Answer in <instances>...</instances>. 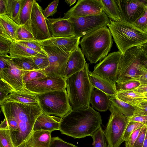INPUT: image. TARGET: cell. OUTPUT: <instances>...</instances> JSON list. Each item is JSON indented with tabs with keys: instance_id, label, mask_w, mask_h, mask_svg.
Masks as SVG:
<instances>
[{
	"instance_id": "6da1fadb",
	"label": "cell",
	"mask_w": 147,
	"mask_h": 147,
	"mask_svg": "<svg viewBox=\"0 0 147 147\" xmlns=\"http://www.w3.org/2000/svg\"><path fill=\"white\" fill-rule=\"evenodd\" d=\"M4 116L0 129L8 127L15 147H24L33 132L35 122L42 113L39 105L32 106L5 100L0 102Z\"/></svg>"
},
{
	"instance_id": "7a4b0ae2",
	"label": "cell",
	"mask_w": 147,
	"mask_h": 147,
	"mask_svg": "<svg viewBox=\"0 0 147 147\" xmlns=\"http://www.w3.org/2000/svg\"><path fill=\"white\" fill-rule=\"evenodd\" d=\"M59 130L74 139L91 136L100 127V113L90 106L87 109L72 111L61 118Z\"/></svg>"
},
{
	"instance_id": "3957f363",
	"label": "cell",
	"mask_w": 147,
	"mask_h": 147,
	"mask_svg": "<svg viewBox=\"0 0 147 147\" xmlns=\"http://www.w3.org/2000/svg\"><path fill=\"white\" fill-rule=\"evenodd\" d=\"M89 64L84 68L65 79L67 92L72 110L85 109L90 106L92 89L89 78Z\"/></svg>"
},
{
	"instance_id": "277c9868",
	"label": "cell",
	"mask_w": 147,
	"mask_h": 147,
	"mask_svg": "<svg viewBox=\"0 0 147 147\" xmlns=\"http://www.w3.org/2000/svg\"><path fill=\"white\" fill-rule=\"evenodd\" d=\"M112 37L109 28L105 26L82 37V51L90 63H96L107 55L113 44Z\"/></svg>"
},
{
	"instance_id": "5b68a950",
	"label": "cell",
	"mask_w": 147,
	"mask_h": 147,
	"mask_svg": "<svg viewBox=\"0 0 147 147\" xmlns=\"http://www.w3.org/2000/svg\"><path fill=\"white\" fill-rule=\"evenodd\" d=\"M110 20L107 26L118 51L122 55L131 48L147 42V32L124 21Z\"/></svg>"
},
{
	"instance_id": "8992f818",
	"label": "cell",
	"mask_w": 147,
	"mask_h": 147,
	"mask_svg": "<svg viewBox=\"0 0 147 147\" xmlns=\"http://www.w3.org/2000/svg\"><path fill=\"white\" fill-rule=\"evenodd\" d=\"M147 62V56L142 45L127 50L120 56L116 76V84L129 81H138L140 69Z\"/></svg>"
},
{
	"instance_id": "52a82bcc",
	"label": "cell",
	"mask_w": 147,
	"mask_h": 147,
	"mask_svg": "<svg viewBox=\"0 0 147 147\" xmlns=\"http://www.w3.org/2000/svg\"><path fill=\"white\" fill-rule=\"evenodd\" d=\"M66 89L36 94L42 113L61 118L72 111Z\"/></svg>"
},
{
	"instance_id": "ba28073f",
	"label": "cell",
	"mask_w": 147,
	"mask_h": 147,
	"mask_svg": "<svg viewBox=\"0 0 147 147\" xmlns=\"http://www.w3.org/2000/svg\"><path fill=\"white\" fill-rule=\"evenodd\" d=\"M109 109L111 114L104 134L109 147H120L124 142L123 137L128 118L111 104Z\"/></svg>"
},
{
	"instance_id": "9c48e42d",
	"label": "cell",
	"mask_w": 147,
	"mask_h": 147,
	"mask_svg": "<svg viewBox=\"0 0 147 147\" xmlns=\"http://www.w3.org/2000/svg\"><path fill=\"white\" fill-rule=\"evenodd\" d=\"M68 19L72 24L75 36L80 37L98 29L107 27L110 22L107 15L103 11L99 15L70 17Z\"/></svg>"
},
{
	"instance_id": "30bf717a",
	"label": "cell",
	"mask_w": 147,
	"mask_h": 147,
	"mask_svg": "<svg viewBox=\"0 0 147 147\" xmlns=\"http://www.w3.org/2000/svg\"><path fill=\"white\" fill-rule=\"evenodd\" d=\"M42 47L48 57L49 65L45 70H41L47 76L63 78L71 53L55 47Z\"/></svg>"
},
{
	"instance_id": "8fae6325",
	"label": "cell",
	"mask_w": 147,
	"mask_h": 147,
	"mask_svg": "<svg viewBox=\"0 0 147 147\" xmlns=\"http://www.w3.org/2000/svg\"><path fill=\"white\" fill-rule=\"evenodd\" d=\"M23 26L32 33L35 40L42 41L51 37L42 8L35 0L30 18Z\"/></svg>"
},
{
	"instance_id": "7c38bea8",
	"label": "cell",
	"mask_w": 147,
	"mask_h": 147,
	"mask_svg": "<svg viewBox=\"0 0 147 147\" xmlns=\"http://www.w3.org/2000/svg\"><path fill=\"white\" fill-rule=\"evenodd\" d=\"M121 54L119 51L109 53L96 65L92 72L116 86V76Z\"/></svg>"
},
{
	"instance_id": "4fadbf2b",
	"label": "cell",
	"mask_w": 147,
	"mask_h": 147,
	"mask_svg": "<svg viewBox=\"0 0 147 147\" xmlns=\"http://www.w3.org/2000/svg\"><path fill=\"white\" fill-rule=\"evenodd\" d=\"M26 90L35 94H39L66 88L65 79L60 77H50L31 81L24 84Z\"/></svg>"
},
{
	"instance_id": "5bb4252c",
	"label": "cell",
	"mask_w": 147,
	"mask_h": 147,
	"mask_svg": "<svg viewBox=\"0 0 147 147\" xmlns=\"http://www.w3.org/2000/svg\"><path fill=\"white\" fill-rule=\"evenodd\" d=\"M7 64L8 67L0 72V79L9 85L15 91H27L25 88L23 78L25 74L29 71L18 68L11 57L7 60Z\"/></svg>"
},
{
	"instance_id": "9a60e30c",
	"label": "cell",
	"mask_w": 147,
	"mask_h": 147,
	"mask_svg": "<svg viewBox=\"0 0 147 147\" xmlns=\"http://www.w3.org/2000/svg\"><path fill=\"white\" fill-rule=\"evenodd\" d=\"M103 12L100 0H78L76 5L64 14V18L97 15Z\"/></svg>"
},
{
	"instance_id": "2e32d148",
	"label": "cell",
	"mask_w": 147,
	"mask_h": 147,
	"mask_svg": "<svg viewBox=\"0 0 147 147\" xmlns=\"http://www.w3.org/2000/svg\"><path fill=\"white\" fill-rule=\"evenodd\" d=\"M46 19L51 37L75 36L72 24L69 19L63 17Z\"/></svg>"
},
{
	"instance_id": "e0dca14e",
	"label": "cell",
	"mask_w": 147,
	"mask_h": 147,
	"mask_svg": "<svg viewBox=\"0 0 147 147\" xmlns=\"http://www.w3.org/2000/svg\"><path fill=\"white\" fill-rule=\"evenodd\" d=\"M80 37H51L42 41H37L42 46L55 47L64 51L71 53L78 47Z\"/></svg>"
},
{
	"instance_id": "ac0fdd59",
	"label": "cell",
	"mask_w": 147,
	"mask_h": 147,
	"mask_svg": "<svg viewBox=\"0 0 147 147\" xmlns=\"http://www.w3.org/2000/svg\"><path fill=\"white\" fill-rule=\"evenodd\" d=\"M120 3L124 21L131 24L142 14L146 6L140 0H120Z\"/></svg>"
},
{
	"instance_id": "d6986e66",
	"label": "cell",
	"mask_w": 147,
	"mask_h": 147,
	"mask_svg": "<svg viewBox=\"0 0 147 147\" xmlns=\"http://www.w3.org/2000/svg\"><path fill=\"white\" fill-rule=\"evenodd\" d=\"M86 63L81 49L79 47L70 53L63 78L65 79L73 74L81 71L84 68Z\"/></svg>"
},
{
	"instance_id": "ffe728a7",
	"label": "cell",
	"mask_w": 147,
	"mask_h": 147,
	"mask_svg": "<svg viewBox=\"0 0 147 147\" xmlns=\"http://www.w3.org/2000/svg\"><path fill=\"white\" fill-rule=\"evenodd\" d=\"M20 25L5 14H0V36L12 42L17 40Z\"/></svg>"
},
{
	"instance_id": "44dd1931",
	"label": "cell",
	"mask_w": 147,
	"mask_h": 147,
	"mask_svg": "<svg viewBox=\"0 0 147 147\" xmlns=\"http://www.w3.org/2000/svg\"><path fill=\"white\" fill-rule=\"evenodd\" d=\"M61 119V118L51 116L42 112L35 122L33 132L39 130H44L51 132L55 130H59Z\"/></svg>"
},
{
	"instance_id": "7402d4cb",
	"label": "cell",
	"mask_w": 147,
	"mask_h": 147,
	"mask_svg": "<svg viewBox=\"0 0 147 147\" xmlns=\"http://www.w3.org/2000/svg\"><path fill=\"white\" fill-rule=\"evenodd\" d=\"M102 11L113 21H124L120 0H100Z\"/></svg>"
},
{
	"instance_id": "603a6c76",
	"label": "cell",
	"mask_w": 147,
	"mask_h": 147,
	"mask_svg": "<svg viewBox=\"0 0 147 147\" xmlns=\"http://www.w3.org/2000/svg\"><path fill=\"white\" fill-rule=\"evenodd\" d=\"M90 102L93 108L100 112L107 110L111 105L109 96L104 92L95 88L92 90Z\"/></svg>"
},
{
	"instance_id": "cb8c5ba5",
	"label": "cell",
	"mask_w": 147,
	"mask_h": 147,
	"mask_svg": "<svg viewBox=\"0 0 147 147\" xmlns=\"http://www.w3.org/2000/svg\"><path fill=\"white\" fill-rule=\"evenodd\" d=\"M89 78L92 86L104 92L110 97L116 96V86L107 80L89 71Z\"/></svg>"
},
{
	"instance_id": "d4e9b609",
	"label": "cell",
	"mask_w": 147,
	"mask_h": 147,
	"mask_svg": "<svg viewBox=\"0 0 147 147\" xmlns=\"http://www.w3.org/2000/svg\"><path fill=\"white\" fill-rule=\"evenodd\" d=\"M51 132L44 130L33 132L24 147H49Z\"/></svg>"
},
{
	"instance_id": "484cf974",
	"label": "cell",
	"mask_w": 147,
	"mask_h": 147,
	"mask_svg": "<svg viewBox=\"0 0 147 147\" xmlns=\"http://www.w3.org/2000/svg\"><path fill=\"white\" fill-rule=\"evenodd\" d=\"M4 100L32 106L39 105L38 100L36 94L28 91L26 92L14 91L9 94Z\"/></svg>"
},
{
	"instance_id": "4316f807",
	"label": "cell",
	"mask_w": 147,
	"mask_h": 147,
	"mask_svg": "<svg viewBox=\"0 0 147 147\" xmlns=\"http://www.w3.org/2000/svg\"><path fill=\"white\" fill-rule=\"evenodd\" d=\"M116 96L121 100L131 105H136L147 101V99L143 94L134 90L117 91Z\"/></svg>"
},
{
	"instance_id": "83f0119b",
	"label": "cell",
	"mask_w": 147,
	"mask_h": 147,
	"mask_svg": "<svg viewBox=\"0 0 147 147\" xmlns=\"http://www.w3.org/2000/svg\"><path fill=\"white\" fill-rule=\"evenodd\" d=\"M38 53L17 42H12L11 45L9 55L11 58L30 57Z\"/></svg>"
},
{
	"instance_id": "f1b7e54d",
	"label": "cell",
	"mask_w": 147,
	"mask_h": 147,
	"mask_svg": "<svg viewBox=\"0 0 147 147\" xmlns=\"http://www.w3.org/2000/svg\"><path fill=\"white\" fill-rule=\"evenodd\" d=\"M23 1L24 0H7L5 14L17 24Z\"/></svg>"
},
{
	"instance_id": "f546056e",
	"label": "cell",
	"mask_w": 147,
	"mask_h": 147,
	"mask_svg": "<svg viewBox=\"0 0 147 147\" xmlns=\"http://www.w3.org/2000/svg\"><path fill=\"white\" fill-rule=\"evenodd\" d=\"M111 103L118 111L127 117L132 116L134 114L135 109L134 106L128 104L118 98L116 96L110 97Z\"/></svg>"
},
{
	"instance_id": "4dcf8cb0",
	"label": "cell",
	"mask_w": 147,
	"mask_h": 147,
	"mask_svg": "<svg viewBox=\"0 0 147 147\" xmlns=\"http://www.w3.org/2000/svg\"><path fill=\"white\" fill-rule=\"evenodd\" d=\"M34 0H24L18 24L24 26L29 21L31 15Z\"/></svg>"
},
{
	"instance_id": "1f68e13d",
	"label": "cell",
	"mask_w": 147,
	"mask_h": 147,
	"mask_svg": "<svg viewBox=\"0 0 147 147\" xmlns=\"http://www.w3.org/2000/svg\"><path fill=\"white\" fill-rule=\"evenodd\" d=\"M15 65L19 69L26 71L40 70L36 65L31 57L12 58Z\"/></svg>"
},
{
	"instance_id": "d6a6232c",
	"label": "cell",
	"mask_w": 147,
	"mask_h": 147,
	"mask_svg": "<svg viewBox=\"0 0 147 147\" xmlns=\"http://www.w3.org/2000/svg\"><path fill=\"white\" fill-rule=\"evenodd\" d=\"M91 137L93 140V147H109L104 131L101 127Z\"/></svg>"
},
{
	"instance_id": "836d02e7",
	"label": "cell",
	"mask_w": 147,
	"mask_h": 147,
	"mask_svg": "<svg viewBox=\"0 0 147 147\" xmlns=\"http://www.w3.org/2000/svg\"><path fill=\"white\" fill-rule=\"evenodd\" d=\"M31 57L35 64L40 70H45L49 66L48 57L45 52L43 53H39Z\"/></svg>"
},
{
	"instance_id": "e575fe53",
	"label": "cell",
	"mask_w": 147,
	"mask_h": 147,
	"mask_svg": "<svg viewBox=\"0 0 147 147\" xmlns=\"http://www.w3.org/2000/svg\"><path fill=\"white\" fill-rule=\"evenodd\" d=\"M47 76L40 70L29 71L24 76V84L28 82L44 78Z\"/></svg>"
},
{
	"instance_id": "d590c367",
	"label": "cell",
	"mask_w": 147,
	"mask_h": 147,
	"mask_svg": "<svg viewBox=\"0 0 147 147\" xmlns=\"http://www.w3.org/2000/svg\"><path fill=\"white\" fill-rule=\"evenodd\" d=\"M142 31L147 32V7L145 6L142 14L132 24Z\"/></svg>"
},
{
	"instance_id": "8d00e7d4",
	"label": "cell",
	"mask_w": 147,
	"mask_h": 147,
	"mask_svg": "<svg viewBox=\"0 0 147 147\" xmlns=\"http://www.w3.org/2000/svg\"><path fill=\"white\" fill-rule=\"evenodd\" d=\"M0 146L15 147L12 141L8 128L0 129Z\"/></svg>"
},
{
	"instance_id": "74e56055",
	"label": "cell",
	"mask_w": 147,
	"mask_h": 147,
	"mask_svg": "<svg viewBox=\"0 0 147 147\" xmlns=\"http://www.w3.org/2000/svg\"><path fill=\"white\" fill-rule=\"evenodd\" d=\"M35 40L32 33L23 26H20L17 34V42Z\"/></svg>"
},
{
	"instance_id": "f35d334b",
	"label": "cell",
	"mask_w": 147,
	"mask_h": 147,
	"mask_svg": "<svg viewBox=\"0 0 147 147\" xmlns=\"http://www.w3.org/2000/svg\"><path fill=\"white\" fill-rule=\"evenodd\" d=\"M144 124L137 122L129 121L125 128L123 137V141H125L131 134L136 129L141 128L144 126Z\"/></svg>"
},
{
	"instance_id": "ab89813d",
	"label": "cell",
	"mask_w": 147,
	"mask_h": 147,
	"mask_svg": "<svg viewBox=\"0 0 147 147\" xmlns=\"http://www.w3.org/2000/svg\"><path fill=\"white\" fill-rule=\"evenodd\" d=\"M141 85L138 81H129L120 84H116L117 92L121 90H134Z\"/></svg>"
},
{
	"instance_id": "60d3db41",
	"label": "cell",
	"mask_w": 147,
	"mask_h": 147,
	"mask_svg": "<svg viewBox=\"0 0 147 147\" xmlns=\"http://www.w3.org/2000/svg\"><path fill=\"white\" fill-rule=\"evenodd\" d=\"M14 91L15 90L9 85L0 79V102Z\"/></svg>"
},
{
	"instance_id": "b9f144b4",
	"label": "cell",
	"mask_w": 147,
	"mask_h": 147,
	"mask_svg": "<svg viewBox=\"0 0 147 147\" xmlns=\"http://www.w3.org/2000/svg\"><path fill=\"white\" fill-rule=\"evenodd\" d=\"M27 47L38 53H44L42 46L37 41L33 40L17 42Z\"/></svg>"
},
{
	"instance_id": "7bdbcfd3",
	"label": "cell",
	"mask_w": 147,
	"mask_h": 147,
	"mask_svg": "<svg viewBox=\"0 0 147 147\" xmlns=\"http://www.w3.org/2000/svg\"><path fill=\"white\" fill-rule=\"evenodd\" d=\"M49 147H78L76 146L66 142L58 137H51Z\"/></svg>"
},
{
	"instance_id": "ee69618b",
	"label": "cell",
	"mask_w": 147,
	"mask_h": 147,
	"mask_svg": "<svg viewBox=\"0 0 147 147\" xmlns=\"http://www.w3.org/2000/svg\"><path fill=\"white\" fill-rule=\"evenodd\" d=\"M59 3L58 0H54L50 3L47 7L43 10V14L45 18L53 16L57 12Z\"/></svg>"
},
{
	"instance_id": "f6af8a7d",
	"label": "cell",
	"mask_w": 147,
	"mask_h": 147,
	"mask_svg": "<svg viewBox=\"0 0 147 147\" xmlns=\"http://www.w3.org/2000/svg\"><path fill=\"white\" fill-rule=\"evenodd\" d=\"M12 42L0 36V56L8 55Z\"/></svg>"
},
{
	"instance_id": "bcb514c9",
	"label": "cell",
	"mask_w": 147,
	"mask_h": 147,
	"mask_svg": "<svg viewBox=\"0 0 147 147\" xmlns=\"http://www.w3.org/2000/svg\"><path fill=\"white\" fill-rule=\"evenodd\" d=\"M132 105L135 109L133 116L147 115V101Z\"/></svg>"
},
{
	"instance_id": "7dc6e473",
	"label": "cell",
	"mask_w": 147,
	"mask_h": 147,
	"mask_svg": "<svg viewBox=\"0 0 147 147\" xmlns=\"http://www.w3.org/2000/svg\"><path fill=\"white\" fill-rule=\"evenodd\" d=\"M147 129L146 125H144L141 128L133 147H142L146 136Z\"/></svg>"
},
{
	"instance_id": "c3c4849f",
	"label": "cell",
	"mask_w": 147,
	"mask_h": 147,
	"mask_svg": "<svg viewBox=\"0 0 147 147\" xmlns=\"http://www.w3.org/2000/svg\"><path fill=\"white\" fill-rule=\"evenodd\" d=\"M141 128H139L136 130L131 134L127 140L125 141V147H133Z\"/></svg>"
},
{
	"instance_id": "681fc988",
	"label": "cell",
	"mask_w": 147,
	"mask_h": 147,
	"mask_svg": "<svg viewBox=\"0 0 147 147\" xmlns=\"http://www.w3.org/2000/svg\"><path fill=\"white\" fill-rule=\"evenodd\" d=\"M140 75L138 81L141 85H147V65H142L140 69Z\"/></svg>"
},
{
	"instance_id": "f907efd6",
	"label": "cell",
	"mask_w": 147,
	"mask_h": 147,
	"mask_svg": "<svg viewBox=\"0 0 147 147\" xmlns=\"http://www.w3.org/2000/svg\"><path fill=\"white\" fill-rule=\"evenodd\" d=\"M129 121H134L141 123L145 125H147V115L132 116L128 117Z\"/></svg>"
},
{
	"instance_id": "816d5d0a",
	"label": "cell",
	"mask_w": 147,
	"mask_h": 147,
	"mask_svg": "<svg viewBox=\"0 0 147 147\" xmlns=\"http://www.w3.org/2000/svg\"><path fill=\"white\" fill-rule=\"evenodd\" d=\"M10 57L9 55L0 56V72L8 67L7 60Z\"/></svg>"
},
{
	"instance_id": "f5cc1de1",
	"label": "cell",
	"mask_w": 147,
	"mask_h": 147,
	"mask_svg": "<svg viewBox=\"0 0 147 147\" xmlns=\"http://www.w3.org/2000/svg\"><path fill=\"white\" fill-rule=\"evenodd\" d=\"M6 4L7 0H0V14H5Z\"/></svg>"
},
{
	"instance_id": "db71d44e",
	"label": "cell",
	"mask_w": 147,
	"mask_h": 147,
	"mask_svg": "<svg viewBox=\"0 0 147 147\" xmlns=\"http://www.w3.org/2000/svg\"><path fill=\"white\" fill-rule=\"evenodd\" d=\"M134 90L143 94L147 93V85H140Z\"/></svg>"
},
{
	"instance_id": "11a10c76",
	"label": "cell",
	"mask_w": 147,
	"mask_h": 147,
	"mask_svg": "<svg viewBox=\"0 0 147 147\" xmlns=\"http://www.w3.org/2000/svg\"><path fill=\"white\" fill-rule=\"evenodd\" d=\"M76 0H66L65 1L69 5V6L74 4L76 2Z\"/></svg>"
},
{
	"instance_id": "9f6ffc18",
	"label": "cell",
	"mask_w": 147,
	"mask_h": 147,
	"mask_svg": "<svg viewBox=\"0 0 147 147\" xmlns=\"http://www.w3.org/2000/svg\"><path fill=\"white\" fill-rule=\"evenodd\" d=\"M142 48L147 56V42L142 45Z\"/></svg>"
},
{
	"instance_id": "6f0895ef",
	"label": "cell",
	"mask_w": 147,
	"mask_h": 147,
	"mask_svg": "<svg viewBox=\"0 0 147 147\" xmlns=\"http://www.w3.org/2000/svg\"><path fill=\"white\" fill-rule=\"evenodd\" d=\"M142 147H147V129L145 139Z\"/></svg>"
},
{
	"instance_id": "680465c9",
	"label": "cell",
	"mask_w": 147,
	"mask_h": 147,
	"mask_svg": "<svg viewBox=\"0 0 147 147\" xmlns=\"http://www.w3.org/2000/svg\"><path fill=\"white\" fill-rule=\"evenodd\" d=\"M140 1L145 6L147 5V0H141Z\"/></svg>"
},
{
	"instance_id": "91938a15",
	"label": "cell",
	"mask_w": 147,
	"mask_h": 147,
	"mask_svg": "<svg viewBox=\"0 0 147 147\" xmlns=\"http://www.w3.org/2000/svg\"><path fill=\"white\" fill-rule=\"evenodd\" d=\"M143 94L147 99V93H144Z\"/></svg>"
},
{
	"instance_id": "94428289",
	"label": "cell",
	"mask_w": 147,
	"mask_h": 147,
	"mask_svg": "<svg viewBox=\"0 0 147 147\" xmlns=\"http://www.w3.org/2000/svg\"><path fill=\"white\" fill-rule=\"evenodd\" d=\"M146 65H147V63H146Z\"/></svg>"
},
{
	"instance_id": "6125c7cd",
	"label": "cell",
	"mask_w": 147,
	"mask_h": 147,
	"mask_svg": "<svg viewBox=\"0 0 147 147\" xmlns=\"http://www.w3.org/2000/svg\"><path fill=\"white\" fill-rule=\"evenodd\" d=\"M146 7H147V5L146 6Z\"/></svg>"
},
{
	"instance_id": "be15d7a7",
	"label": "cell",
	"mask_w": 147,
	"mask_h": 147,
	"mask_svg": "<svg viewBox=\"0 0 147 147\" xmlns=\"http://www.w3.org/2000/svg\"><path fill=\"white\" fill-rule=\"evenodd\" d=\"M0 147H1V146H0Z\"/></svg>"
}]
</instances>
